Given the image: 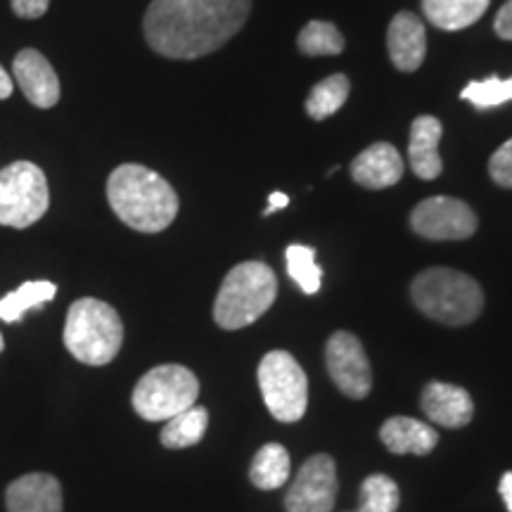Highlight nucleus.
Segmentation results:
<instances>
[{
    "label": "nucleus",
    "instance_id": "nucleus-1",
    "mask_svg": "<svg viewBox=\"0 0 512 512\" xmlns=\"http://www.w3.org/2000/svg\"><path fill=\"white\" fill-rule=\"evenodd\" d=\"M254 0H152L143 17L147 46L169 60L216 53L252 15Z\"/></svg>",
    "mask_w": 512,
    "mask_h": 512
},
{
    "label": "nucleus",
    "instance_id": "nucleus-2",
    "mask_svg": "<svg viewBox=\"0 0 512 512\" xmlns=\"http://www.w3.org/2000/svg\"><path fill=\"white\" fill-rule=\"evenodd\" d=\"M114 214L138 233H162L176 221L178 195L171 183L143 164H121L107 178Z\"/></svg>",
    "mask_w": 512,
    "mask_h": 512
},
{
    "label": "nucleus",
    "instance_id": "nucleus-3",
    "mask_svg": "<svg viewBox=\"0 0 512 512\" xmlns=\"http://www.w3.org/2000/svg\"><path fill=\"white\" fill-rule=\"evenodd\" d=\"M411 299L418 311L441 325H470L484 311L482 285L456 268L434 266L418 273L411 283Z\"/></svg>",
    "mask_w": 512,
    "mask_h": 512
},
{
    "label": "nucleus",
    "instance_id": "nucleus-4",
    "mask_svg": "<svg viewBox=\"0 0 512 512\" xmlns=\"http://www.w3.org/2000/svg\"><path fill=\"white\" fill-rule=\"evenodd\" d=\"M278 278L264 261H242L223 278L214 302V320L223 330H242L271 309Z\"/></svg>",
    "mask_w": 512,
    "mask_h": 512
},
{
    "label": "nucleus",
    "instance_id": "nucleus-5",
    "mask_svg": "<svg viewBox=\"0 0 512 512\" xmlns=\"http://www.w3.org/2000/svg\"><path fill=\"white\" fill-rule=\"evenodd\" d=\"M124 344V323L114 306L83 297L69 306L64 323V347L86 366H107Z\"/></svg>",
    "mask_w": 512,
    "mask_h": 512
},
{
    "label": "nucleus",
    "instance_id": "nucleus-6",
    "mask_svg": "<svg viewBox=\"0 0 512 512\" xmlns=\"http://www.w3.org/2000/svg\"><path fill=\"white\" fill-rule=\"evenodd\" d=\"M200 396V380L190 368L164 363L140 377L133 389V411L147 422L171 420L174 415L195 406Z\"/></svg>",
    "mask_w": 512,
    "mask_h": 512
},
{
    "label": "nucleus",
    "instance_id": "nucleus-7",
    "mask_svg": "<svg viewBox=\"0 0 512 512\" xmlns=\"http://www.w3.org/2000/svg\"><path fill=\"white\" fill-rule=\"evenodd\" d=\"M50 207L48 178L31 162H15L0 169V226L29 228Z\"/></svg>",
    "mask_w": 512,
    "mask_h": 512
},
{
    "label": "nucleus",
    "instance_id": "nucleus-8",
    "mask_svg": "<svg viewBox=\"0 0 512 512\" xmlns=\"http://www.w3.org/2000/svg\"><path fill=\"white\" fill-rule=\"evenodd\" d=\"M259 389L275 420L297 422L309 406V380L297 358L287 351H271L259 363Z\"/></svg>",
    "mask_w": 512,
    "mask_h": 512
},
{
    "label": "nucleus",
    "instance_id": "nucleus-9",
    "mask_svg": "<svg viewBox=\"0 0 512 512\" xmlns=\"http://www.w3.org/2000/svg\"><path fill=\"white\" fill-rule=\"evenodd\" d=\"M477 226V214L470 204L456 197H427L411 211V228L425 240H467L477 233Z\"/></svg>",
    "mask_w": 512,
    "mask_h": 512
},
{
    "label": "nucleus",
    "instance_id": "nucleus-10",
    "mask_svg": "<svg viewBox=\"0 0 512 512\" xmlns=\"http://www.w3.org/2000/svg\"><path fill=\"white\" fill-rule=\"evenodd\" d=\"M325 363L332 382L349 399H366L373 389V370L361 339L347 330H339L325 344Z\"/></svg>",
    "mask_w": 512,
    "mask_h": 512
},
{
    "label": "nucleus",
    "instance_id": "nucleus-11",
    "mask_svg": "<svg viewBox=\"0 0 512 512\" xmlns=\"http://www.w3.org/2000/svg\"><path fill=\"white\" fill-rule=\"evenodd\" d=\"M337 467L328 453H316L297 472L285 496L287 512H332L337 501Z\"/></svg>",
    "mask_w": 512,
    "mask_h": 512
},
{
    "label": "nucleus",
    "instance_id": "nucleus-12",
    "mask_svg": "<svg viewBox=\"0 0 512 512\" xmlns=\"http://www.w3.org/2000/svg\"><path fill=\"white\" fill-rule=\"evenodd\" d=\"M12 76H15L19 91L24 93L31 105L38 110H50L60 102L62 88L53 64L34 48L19 50L12 60Z\"/></svg>",
    "mask_w": 512,
    "mask_h": 512
},
{
    "label": "nucleus",
    "instance_id": "nucleus-13",
    "mask_svg": "<svg viewBox=\"0 0 512 512\" xmlns=\"http://www.w3.org/2000/svg\"><path fill=\"white\" fill-rule=\"evenodd\" d=\"M387 50L399 72H418L427 55L425 22L411 10L396 12L387 29Z\"/></svg>",
    "mask_w": 512,
    "mask_h": 512
},
{
    "label": "nucleus",
    "instance_id": "nucleus-14",
    "mask_svg": "<svg viewBox=\"0 0 512 512\" xmlns=\"http://www.w3.org/2000/svg\"><path fill=\"white\" fill-rule=\"evenodd\" d=\"M420 406L434 425L448 427V430H460V427L470 425L472 415H475V403L467 389L458 384H448L434 380L422 389Z\"/></svg>",
    "mask_w": 512,
    "mask_h": 512
},
{
    "label": "nucleus",
    "instance_id": "nucleus-15",
    "mask_svg": "<svg viewBox=\"0 0 512 512\" xmlns=\"http://www.w3.org/2000/svg\"><path fill=\"white\" fill-rule=\"evenodd\" d=\"M349 171L361 188L384 190L403 178V159L392 143H375L351 162Z\"/></svg>",
    "mask_w": 512,
    "mask_h": 512
},
{
    "label": "nucleus",
    "instance_id": "nucleus-16",
    "mask_svg": "<svg viewBox=\"0 0 512 512\" xmlns=\"http://www.w3.org/2000/svg\"><path fill=\"white\" fill-rule=\"evenodd\" d=\"M8 512H62V486L48 472L15 479L5 491Z\"/></svg>",
    "mask_w": 512,
    "mask_h": 512
},
{
    "label": "nucleus",
    "instance_id": "nucleus-17",
    "mask_svg": "<svg viewBox=\"0 0 512 512\" xmlns=\"http://www.w3.org/2000/svg\"><path fill=\"white\" fill-rule=\"evenodd\" d=\"M444 136V126L432 114H422L413 121L411 140H408V162L413 174L422 181H434L444 171L439 155V140Z\"/></svg>",
    "mask_w": 512,
    "mask_h": 512
},
{
    "label": "nucleus",
    "instance_id": "nucleus-18",
    "mask_svg": "<svg viewBox=\"0 0 512 512\" xmlns=\"http://www.w3.org/2000/svg\"><path fill=\"white\" fill-rule=\"evenodd\" d=\"M380 441L396 456H403V453L427 456L437 448L439 434L427 422L408 418V415H394L380 427Z\"/></svg>",
    "mask_w": 512,
    "mask_h": 512
},
{
    "label": "nucleus",
    "instance_id": "nucleus-19",
    "mask_svg": "<svg viewBox=\"0 0 512 512\" xmlns=\"http://www.w3.org/2000/svg\"><path fill=\"white\" fill-rule=\"evenodd\" d=\"M491 0H422V15L441 31H460L477 24Z\"/></svg>",
    "mask_w": 512,
    "mask_h": 512
},
{
    "label": "nucleus",
    "instance_id": "nucleus-20",
    "mask_svg": "<svg viewBox=\"0 0 512 512\" xmlns=\"http://www.w3.org/2000/svg\"><path fill=\"white\" fill-rule=\"evenodd\" d=\"M290 470L292 460L287 448L280 444H266L256 451L252 467H249V479H252L256 489L273 491L280 489L290 479Z\"/></svg>",
    "mask_w": 512,
    "mask_h": 512
},
{
    "label": "nucleus",
    "instance_id": "nucleus-21",
    "mask_svg": "<svg viewBox=\"0 0 512 512\" xmlns=\"http://www.w3.org/2000/svg\"><path fill=\"white\" fill-rule=\"evenodd\" d=\"M349 91H351V83L347 79V74H332L328 79L318 81L316 86L311 88L309 95H306L304 110L313 121L328 119L347 105Z\"/></svg>",
    "mask_w": 512,
    "mask_h": 512
},
{
    "label": "nucleus",
    "instance_id": "nucleus-22",
    "mask_svg": "<svg viewBox=\"0 0 512 512\" xmlns=\"http://www.w3.org/2000/svg\"><path fill=\"white\" fill-rule=\"evenodd\" d=\"M57 294L55 283L50 280H29V283L19 285L15 292L5 294L0 299V320L5 323H17L27 316V311L38 309V306L48 304Z\"/></svg>",
    "mask_w": 512,
    "mask_h": 512
},
{
    "label": "nucleus",
    "instance_id": "nucleus-23",
    "mask_svg": "<svg viewBox=\"0 0 512 512\" xmlns=\"http://www.w3.org/2000/svg\"><path fill=\"white\" fill-rule=\"evenodd\" d=\"M209 427V413L207 408L192 406L188 411L174 415L166 420L162 430V444L166 448H188L200 444L204 432Z\"/></svg>",
    "mask_w": 512,
    "mask_h": 512
},
{
    "label": "nucleus",
    "instance_id": "nucleus-24",
    "mask_svg": "<svg viewBox=\"0 0 512 512\" xmlns=\"http://www.w3.org/2000/svg\"><path fill=\"white\" fill-rule=\"evenodd\" d=\"M344 46H347V41H344L342 31L332 22H323V19H313L297 36L299 53L306 57L339 55Z\"/></svg>",
    "mask_w": 512,
    "mask_h": 512
},
{
    "label": "nucleus",
    "instance_id": "nucleus-25",
    "mask_svg": "<svg viewBox=\"0 0 512 512\" xmlns=\"http://www.w3.org/2000/svg\"><path fill=\"white\" fill-rule=\"evenodd\" d=\"M287 275L304 294H316L323 285V271L316 264V249L306 245H290L285 249Z\"/></svg>",
    "mask_w": 512,
    "mask_h": 512
},
{
    "label": "nucleus",
    "instance_id": "nucleus-26",
    "mask_svg": "<svg viewBox=\"0 0 512 512\" xmlns=\"http://www.w3.org/2000/svg\"><path fill=\"white\" fill-rule=\"evenodd\" d=\"M401 503L399 484L387 475H370L361 484L358 512H396Z\"/></svg>",
    "mask_w": 512,
    "mask_h": 512
},
{
    "label": "nucleus",
    "instance_id": "nucleus-27",
    "mask_svg": "<svg viewBox=\"0 0 512 512\" xmlns=\"http://www.w3.org/2000/svg\"><path fill=\"white\" fill-rule=\"evenodd\" d=\"M460 98L472 102L477 110H491V107L505 105V102L512 100V79L489 76L484 81H470L460 91Z\"/></svg>",
    "mask_w": 512,
    "mask_h": 512
},
{
    "label": "nucleus",
    "instance_id": "nucleus-28",
    "mask_svg": "<svg viewBox=\"0 0 512 512\" xmlns=\"http://www.w3.org/2000/svg\"><path fill=\"white\" fill-rule=\"evenodd\" d=\"M489 176L498 188L512 190V138L503 143L489 159Z\"/></svg>",
    "mask_w": 512,
    "mask_h": 512
},
{
    "label": "nucleus",
    "instance_id": "nucleus-29",
    "mask_svg": "<svg viewBox=\"0 0 512 512\" xmlns=\"http://www.w3.org/2000/svg\"><path fill=\"white\" fill-rule=\"evenodd\" d=\"M12 12L22 19H38L50 8V0H10Z\"/></svg>",
    "mask_w": 512,
    "mask_h": 512
},
{
    "label": "nucleus",
    "instance_id": "nucleus-30",
    "mask_svg": "<svg viewBox=\"0 0 512 512\" xmlns=\"http://www.w3.org/2000/svg\"><path fill=\"white\" fill-rule=\"evenodd\" d=\"M494 31L498 38H503V41H512V0H508V3L498 10V15L494 19Z\"/></svg>",
    "mask_w": 512,
    "mask_h": 512
},
{
    "label": "nucleus",
    "instance_id": "nucleus-31",
    "mask_svg": "<svg viewBox=\"0 0 512 512\" xmlns=\"http://www.w3.org/2000/svg\"><path fill=\"white\" fill-rule=\"evenodd\" d=\"M287 204H290V197H287L285 192H271V197H268V207L264 209V216H271L275 211L285 209Z\"/></svg>",
    "mask_w": 512,
    "mask_h": 512
},
{
    "label": "nucleus",
    "instance_id": "nucleus-32",
    "mask_svg": "<svg viewBox=\"0 0 512 512\" xmlns=\"http://www.w3.org/2000/svg\"><path fill=\"white\" fill-rule=\"evenodd\" d=\"M12 91H15V81H12V76L0 67V100H8Z\"/></svg>",
    "mask_w": 512,
    "mask_h": 512
},
{
    "label": "nucleus",
    "instance_id": "nucleus-33",
    "mask_svg": "<svg viewBox=\"0 0 512 512\" xmlns=\"http://www.w3.org/2000/svg\"><path fill=\"white\" fill-rule=\"evenodd\" d=\"M501 496L508 505V512H512V472H505L501 479Z\"/></svg>",
    "mask_w": 512,
    "mask_h": 512
},
{
    "label": "nucleus",
    "instance_id": "nucleus-34",
    "mask_svg": "<svg viewBox=\"0 0 512 512\" xmlns=\"http://www.w3.org/2000/svg\"><path fill=\"white\" fill-rule=\"evenodd\" d=\"M3 349H5V339H3V335H0V354H3Z\"/></svg>",
    "mask_w": 512,
    "mask_h": 512
},
{
    "label": "nucleus",
    "instance_id": "nucleus-35",
    "mask_svg": "<svg viewBox=\"0 0 512 512\" xmlns=\"http://www.w3.org/2000/svg\"><path fill=\"white\" fill-rule=\"evenodd\" d=\"M356 512H358V510H356Z\"/></svg>",
    "mask_w": 512,
    "mask_h": 512
}]
</instances>
